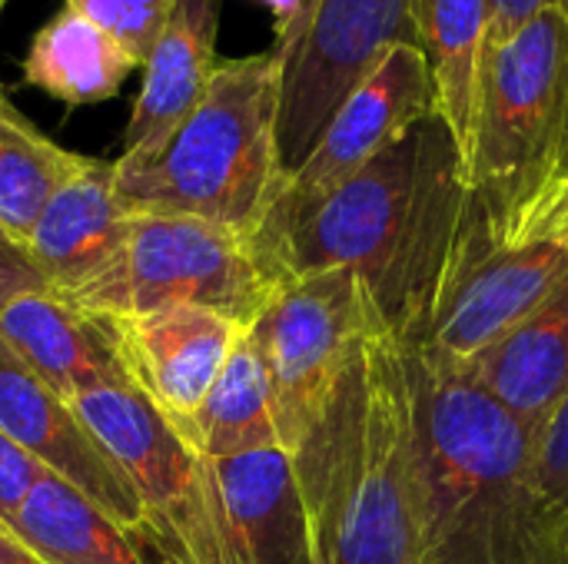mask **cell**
<instances>
[{"instance_id":"1","label":"cell","mask_w":568,"mask_h":564,"mask_svg":"<svg viewBox=\"0 0 568 564\" xmlns=\"http://www.w3.org/2000/svg\"><path fill=\"white\" fill-rule=\"evenodd\" d=\"M469 209L459 146L436 113L329 196L300 209L276 206L256 243L283 279L316 269L356 273L399 339L413 342Z\"/></svg>"},{"instance_id":"2","label":"cell","mask_w":568,"mask_h":564,"mask_svg":"<svg viewBox=\"0 0 568 564\" xmlns=\"http://www.w3.org/2000/svg\"><path fill=\"white\" fill-rule=\"evenodd\" d=\"M293 475L306 564H433L409 352L383 309Z\"/></svg>"},{"instance_id":"3","label":"cell","mask_w":568,"mask_h":564,"mask_svg":"<svg viewBox=\"0 0 568 564\" xmlns=\"http://www.w3.org/2000/svg\"><path fill=\"white\" fill-rule=\"evenodd\" d=\"M406 352L433 564H568V509L542 482L536 429L463 369Z\"/></svg>"},{"instance_id":"4","label":"cell","mask_w":568,"mask_h":564,"mask_svg":"<svg viewBox=\"0 0 568 564\" xmlns=\"http://www.w3.org/2000/svg\"><path fill=\"white\" fill-rule=\"evenodd\" d=\"M276 123L273 47L223 57L203 103L156 156L116 160V193L130 213L196 216L256 239L290 186Z\"/></svg>"},{"instance_id":"5","label":"cell","mask_w":568,"mask_h":564,"mask_svg":"<svg viewBox=\"0 0 568 564\" xmlns=\"http://www.w3.org/2000/svg\"><path fill=\"white\" fill-rule=\"evenodd\" d=\"M469 193L499 243H536L568 193V17L539 13L486 47Z\"/></svg>"},{"instance_id":"6","label":"cell","mask_w":568,"mask_h":564,"mask_svg":"<svg viewBox=\"0 0 568 564\" xmlns=\"http://www.w3.org/2000/svg\"><path fill=\"white\" fill-rule=\"evenodd\" d=\"M73 409L133 482L143 502V548L156 552L160 564H253L213 462L186 445L133 386L83 392Z\"/></svg>"},{"instance_id":"7","label":"cell","mask_w":568,"mask_h":564,"mask_svg":"<svg viewBox=\"0 0 568 564\" xmlns=\"http://www.w3.org/2000/svg\"><path fill=\"white\" fill-rule=\"evenodd\" d=\"M379 309L356 273L316 269L286 276L250 326L270 379L280 449L290 462L323 429Z\"/></svg>"},{"instance_id":"8","label":"cell","mask_w":568,"mask_h":564,"mask_svg":"<svg viewBox=\"0 0 568 564\" xmlns=\"http://www.w3.org/2000/svg\"><path fill=\"white\" fill-rule=\"evenodd\" d=\"M399 43H416L413 0H300L273 43L280 63L276 136L290 176L339 103Z\"/></svg>"},{"instance_id":"9","label":"cell","mask_w":568,"mask_h":564,"mask_svg":"<svg viewBox=\"0 0 568 564\" xmlns=\"http://www.w3.org/2000/svg\"><path fill=\"white\" fill-rule=\"evenodd\" d=\"M280 283L260 243L243 233L196 216L130 213L110 316L196 306L253 326Z\"/></svg>"},{"instance_id":"10","label":"cell","mask_w":568,"mask_h":564,"mask_svg":"<svg viewBox=\"0 0 568 564\" xmlns=\"http://www.w3.org/2000/svg\"><path fill=\"white\" fill-rule=\"evenodd\" d=\"M568 273V246L552 239L499 243L476 206L443 269L423 332L406 342L423 356L466 369L513 332Z\"/></svg>"},{"instance_id":"11","label":"cell","mask_w":568,"mask_h":564,"mask_svg":"<svg viewBox=\"0 0 568 564\" xmlns=\"http://www.w3.org/2000/svg\"><path fill=\"white\" fill-rule=\"evenodd\" d=\"M126 229L130 209L116 193V160L83 156L40 209L27 253L50 293L110 316L123 273Z\"/></svg>"},{"instance_id":"12","label":"cell","mask_w":568,"mask_h":564,"mask_svg":"<svg viewBox=\"0 0 568 564\" xmlns=\"http://www.w3.org/2000/svg\"><path fill=\"white\" fill-rule=\"evenodd\" d=\"M439 113V93L426 53L416 43L393 47L373 73L339 103L303 166L280 199L286 209L310 206L353 180L419 120Z\"/></svg>"},{"instance_id":"13","label":"cell","mask_w":568,"mask_h":564,"mask_svg":"<svg viewBox=\"0 0 568 564\" xmlns=\"http://www.w3.org/2000/svg\"><path fill=\"white\" fill-rule=\"evenodd\" d=\"M110 322L130 386L193 445L196 416L250 326L196 306L110 316Z\"/></svg>"},{"instance_id":"14","label":"cell","mask_w":568,"mask_h":564,"mask_svg":"<svg viewBox=\"0 0 568 564\" xmlns=\"http://www.w3.org/2000/svg\"><path fill=\"white\" fill-rule=\"evenodd\" d=\"M0 432L13 439L37 465L73 485L97 509H103L120 529L143 545V502L113 462V455L97 442L87 422L77 416L73 402L43 386L0 339Z\"/></svg>"},{"instance_id":"15","label":"cell","mask_w":568,"mask_h":564,"mask_svg":"<svg viewBox=\"0 0 568 564\" xmlns=\"http://www.w3.org/2000/svg\"><path fill=\"white\" fill-rule=\"evenodd\" d=\"M0 339L13 356L67 402L106 386H130L110 316L30 289L0 306Z\"/></svg>"},{"instance_id":"16","label":"cell","mask_w":568,"mask_h":564,"mask_svg":"<svg viewBox=\"0 0 568 564\" xmlns=\"http://www.w3.org/2000/svg\"><path fill=\"white\" fill-rule=\"evenodd\" d=\"M223 0H173V10L143 60V83L123 133V163L156 156L203 103L216 66Z\"/></svg>"},{"instance_id":"17","label":"cell","mask_w":568,"mask_h":564,"mask_svg":"<svg viewBox=\"0 0 568 564\" xmlns=\"http://www.w3.org/2000/svg\"><path fill=\"white\" fill-rule=\"evenodd\" d=\"M463 372L539 429L568 392V273L513 332Z\"/></svg>"},{"instance_id":"18","label":"cell","mask_w":568,"mask_h":564,"mask_svg":"<svg viewBox=\"0 0 568 564\" xmlns=\"http://www.w3.org/2000/svg\"><path fill=\"white\" fill-rule=\"evenodd\" d=\"M413 20L416 43L426 53L436 80L439 116L446 120L459 146V160L469 183L493 0H413Z\"/></svg>"},{"instance_id":"19","label":"cell","mask_w":568,"mask_h":564,"mask_svg":"<svg viewBox=\"0 0 568 564\" xmlns=\"http://www.w3.org/2000/svg\"><path fill=\"white\" fill-rule=\"evenodd\" d=\"M7 535L40 564H146L136 535L47 469L10 519Z\"/></svg>"},{"instance_id":"20","label":"cell","mask_w":568,"mask_h":564,"mask_svg":"<svg viewBox=\"0 0 568 564\" xmlns=\"http://www.w3.org/2000/svg\"><path fill=\"white\" fill-rule=\"evenodd\" d=\"M226 512L253 564H306V522L283 449L213 462Z\"/></svg>"},{"instance_id":"21","label":"cell","mask_w":568,"mask_h":564,"mask_svg":"<svg viewBox=\"0 0 568 564\" xmlns=\"http://www.w3.org/2000/svg\"><path fill=\"white\" fill-rule=\"evenodd\" d=\"M133 70L140 60L130 50L67 7L37 30L23 57V83L67 106L113 100Z\"/></svg>"},{"instance_id":"22","label":"cell","mask_w":568,"mask_h":564,"mask_svg":"<svg viewBox=\"0 0 568 564\" xmlns=\"http://www.w3.org/2000/svg\"><path fill=\"white\" fill-rule=\"evenodd\" d=\"M193 449L203 452L210 462H230L250 452L280 449L270 379L250 329L226 359L196 416Z\"/></svg>"},{"instance_id":"23","label":"cell","mask_w":568,"mask_h":564,"mask_svg":"<svg viewBox=\"0 0 568 564\" xmlns=\"http://www.w3.org/2000/svg\"><path fill=\"white\" fill-rule=\"evenodd\" d=\"M83 156L43 136L0 93V233L27 249L33 223Z\"/></svg>"},{"instance_id":"24","label":"cell","mask_w":568,"mask_h":564,"mask_svg":"<svg viewBox=\"0 0 568 564\" xmlns=\"http://www.w3.org/2000/svg\"><path fill=\"white\" fill-rule=\"evenodd\" d=\"M63 7L106 30L143 66L173 10V0H63Z\"/></svg>"},{"instance_id":"25","label":"cell","mask_w":568,"mask_h":564,"mask_svg":"<svg viewBox=\"0 0 568 564\" xmlns=\"http://www.w3.org/2000/svg\"><path fill=\"white\" fill-rule=\"evenodd\" d=\"M536 442H539L542 482L552 492V499L568 509V392L556 406V412L536 429Z\"/></svg>"},{"instance_id":"26","label":"cell","mask_w":568,"mask_h":564,"mask_svg":"<svg viewBox=\"0 0 568 564\" xmlns=\"http://www.w3.org/2000/svg\"><path fill=\"white\" fill-rule=\"evenodd\" d=\"M40 472L43 465H37L13 439L0 432V529L3 532L17 515V509L23 505V499L30 495V489L37 485Z\"/></svg>"},{"instance_id":"27","label":"cell","mask_w":568,"mask_h":564,"mask_svg":"<svg viewBox=\"0 0 568 564\" xmlns=\"http://www.w3.org/2000/svg\"><path fill=\"white\" fill-rule=\"evenodd\" d=\"M30 289H47L40 269L33 266L23 246H17L7 233H0V306Z\"/></svg>"},{"instance_id":"28","label":"cell","mask_w":568,"mask_h":564,"mask_svg":"<svg viewBox=\"0 0 568 564\" xmlns=\"http://www.w3.org/2000/svg\"><path fill=\"white\" fill-rule=\"evenodd\" d=\"M562 13L568 17V0H493V23H489V43L509 37L513 30H519L526 20L539 17V13Z\"/></svg>"},{"instance_id":"29","label":"cell","mask_w":568,"mask_h":564,"mask_svg":"<svg viewBox=\"0 0 568 564\" xmlns=\"http://www.w3.org/2000/svg\"><path fill=\"white\" fill-rule=\"evenodd\" d=\"M536 239H552V243L568 246V193L559 199V206L549 213V219L542 223V229H539Z\"/></svg>"},{"instance_id":"30","label":"cell","mask_w":568,"mask_h":564,"mask_svg":"<svg viewBox=\"0 0 568 564\" xmlns=\"http://www.w3.org/2000/svg\"><path fill=\"white\" fill-rule=\"evenodd\" d=\"M27 562H37L20 542H13L3 529H0V564H27Z\"/></svg>"},{"instance_id":"31","label":"cell","mask_w":568,"mask_h":564,"mask_svg":"<svg viewBox=\"0 0 568 564\" xmlns=\"http://www.w3.org/2000/svg\"><path fill=\"white\" fill-rule=\"evenodd\" d=\"M260 3H266L270 13L276 17V30H280L283 23H290V17H293L296 7H300V0H260Z\"/></svg>"},{"instance_id":"32","label":"cell","mask_w":568,"mask_h":564,"mask_svg":"<svg viewBox=\"0 0 568 564\" xmlns=\"http://www.w3.org/2000/svg\"><path fill=\"white\" fill-rule=\"evenodd\" d=\"M3 3H7V0H0V13H3ZM0 93H3V83H0Z\"/></svg>"},{"instance_id":"33","label":"cell","mask_w":568,"mask_h":564,"mask_svg":"<svg viewBox=\"0 0 568 564\" xmlns=\"http://www.w3.org/2000/svg\"><path fill=\"white\" fill-rule=\"evenodd\" d=\"M27 564H40V562H27Z\"/></svg>"}]
</instances>
